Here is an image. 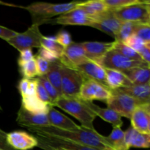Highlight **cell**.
<instances>
[{"instance_id": "obj_37", "label": "cell", "mask_w": 150, "mask_h": 150, "mask_svg": "<svg viewBox=\"0 0 150 150\" xmlns=\"http://www.w3.org/2000/svg\"><path fill=\"white\" fill-rule=\"evenodd\" d=\"M37 80V86H36V96L43 103L46 104V105H49V106H52L53 105L52 102H51V98H49L48 95L47 94L46 91L45 90L44 87L42 86V85L41 84L40 82L38 81V79H36Z\"/></svg>"}, {"instance_id": "obj_26", "label": "cell", "mask_w": 150, "mask_h": 150, "mask_svg": "<svg viewBox=\"0 0 150 150\" xmlns=\"http://www.w3.org/2000/svg\"><path fill=\"white\" fill-rule=\"evenodd\" d=\"M123 73L133 84H146L149 83V67H134L123 72Z\"/></svg>"}, {"instance_id": "obj_8", "label": "cell", "mask_w": 150, "mask_h": 150, "mask_svg": "<svg viewBox=\"0 0 150 150\" xmlns=\"http://www.w3.org/2000/svg\"><path fill=\"white\" fill-rule=\"evenodd\" d=\"M39 26L37 23H32L25 32L18 33L7 42L19 51L41 48V40L43 35L40 31Z\"/></svg>"}, {"instance_id": "obj_4", "label": "cell", "mask_w": 150, "mask_h": 150, "mask_svg": "<svg viewBox=\"0 0 150 150\" xmlns=\"http://www.w3.org/2000/svg\"><path fill=\"white\" fill-rule=\"evenodd\" d=\"M117 18L122 22L150 24V1H142L112 12Z\"/></svg>"}, {"instance_id": "obj_9", "label": "cell", "mask_w": 150, "mask_h": 150, "mask_svg": "<svg viewBox=\"0 0 150 150\" xmlns=\"http://www.w3.org/2000/svg\"><path fill=\"white\" fill-rule=\"evenodd\" d=\"M111 95V89L109 88L105 87L95 81L85 79L81 88L79 98L87 102L101 100L106 103Z\"/></svg>"}, {"instance_id": "obj_35", "label": "cell", "mask_w": 150, "mask_h": 150, "mask_svg": "<svg viewBox=\"0 0 150 150\" xmlns=\"http://www.w3.org/2000/svg\"><path fill=\"white\" fill-rule=\"evenodd\" d=\"M103 1L108 10L113 12L131 4H137L142 1L140 0H103Z\"/></svg>"}, {"instance_id": "obj_10", "label": "cell", "mask_w": 150, "mask_h": 150, "mask_svg": "<svg viewBox=\"0 0 150 150\" xmlns=\"http://www.w3.org/2000/svg\"><path fill=\"white\" fill-rule=\"evenodd\" d=\"M59 59L63 65L70 68L76 69L78 66L88 60V59L85 56V52L81 44L73 42L70 45L64 48V51Z\"/></svg>"}, {"instance_id": "obj_42", "label": "cell", "mask_w": 150, "mask_h": 150, "mask_svg": "<svg viewBox=\"0 0 150 150\" xmlns=\"http://www.w3.org/2000/svg\"><path fill=\"white\" fill-rule=\"evenodd\" d=\"M37 55L39 56L40 57L42 58L43 59L48 61V62H55L59 59L58 57H57L56 55H54L53 53H51V51H48V50L45 49V48H42V47L39 48Z\"/></svg>"}, {"instance_id": "obj_41", "label": "cell", "mask_w": 150, "mask_h": 150, "mask_svg": "<svg viewBox=\"0 0 150 150\" xmlns=\"http://www.w3.org/2000/svg\"><path fill=\"white\" fill-rule=\"evenodd\" d=\"M34 58H35V56L33 55L32 49H24L20 51V56L18 59V66L22 65V64L31 61Z\"/></svg>"}, {"instance_id": "obj_18", "label": "cell", "mask_w": 150, "mask_h": 150, "mask_svg": "<svg viewBox=\"0 0 150 150\" xmlns=\"http://www.w3.org/2000/svg\"><path fill=\"white\" fill-rule=\"evenodd\" d=\"M86 58L99 63L101 59L114 47V41L111 42H81Z\"/></svg>"}, {"instance_id": "obj_1", "label": "cell", "mask_w": 150, "mask_h": 150, "mask_svg": "<svg viewBox=\"0 0 150 150\" xmlns=\"http://www.w3.org/2000/svg\"><path fill=\"white\" fill-rule=\"evenodd\" d=\"M27 129L34 134L60 138L100 150H115L108 143L106 137L100 134L96 130H90L81 127V128L77 130H65L51 125L27 127Z\"/></svg>"}, {"instance_id": "obj_16", "label": "cell", "mask_w": 150, "mask_h": 150, "mask_svg": "<svg viewBox=\"0 0 150 150\" xmlns=\"http://www.w3.org/2000/svg\"><path fill=\"white\" fill-rule=\"evenodd\" d=\"M16 122L22 127H45L49 126L47 114H35L29 112L21 105L17 113Z\"/></svg>"}, {"instance_id": "obj_43", "label": "cell", "mask_w": 150, "mask_h": 150, "mask_svg": "<svg viewBox=\"0 0 150 150\" xmlns=\"http://www.w3.org/2000/svg\"><path fill=\"white\" fill-rule=\"evenodd\" d=\"M18 32L13 31L12 29H8L4 26H0V38L4 40L7 41L12 38L16 36Z\"/></svg>"}, {"instance_id": "obj_40", "label": "cell", "mask_w": 150, "mask_h": 150, "mask_svg": "<svg viewBox=\"0 0 150 150\" xmlns=\"http://www.w3.org/2000/svg\"><path fill=\"white\" fill-rule=\"evenodd\" d=\"M35 62H36L37 69H38V76H45L47 72H48V68H49L50 62L43 59L41 58L38 55L35 56Z\"/></svg>"}, {"instance_id": "obj_22", "label": "cell", "mask_w": 150, "mask_h": 150, "mask_svg": "<svg viewBox=\"0 0 150 150\" xmlns=\"http://www.w3.org/2000/svg\"><path fill=\"white\" fill-rule=\"evenodd\" d=\"M86 105L91 109V111L97 116L100 117L102 120L108 122L112 125L113 127H121L122 125V117L117 112L110 108H103L98 105L94 104L92 102L84 101Z\"/></svg>"}, {"instance_id": "obj_6", "label": "cell", "mask_w": 150, "mask_h": 150, "mask_svg": "<svg viewBox=\"0 0 150 150\" xmlns=\"http://www.w3.org/2000/svg\"><path fill=\"white\" fill-rule=\"evenodd\" d=\"M105 69L125 72L134 67H149V64L144 61L130 59L113 49L110 50L98 63Z\"/></svg>"}, {"instance_id": "obj_25", "label": "cell", "mask_w": 150, "mask_h": 150, "mask_svg": "<svg viewBox=\"0 0 150 150\" xmlns=\"http://www.w3.org/2000/svg\"><path fill=\"white\" fill-rule=\"evenodd\" d=\"M21 106L26 111L35 114H47L51 107L41 102L36 95L22 97Z\"/></svg>"}, {"instance_id": "obj_49", "label": "cell", "mask_w": 150, "mask_h": 150, "mask_svg": "<svg viewBox=\"0 0 150 150\" xmlns=\"http://www.w3.org/2000/svg\"><path fill=\"white\" fill-rule=\"evenodd\" d=\"M0 150H5V149H1V148H0Z\"/></svg>"}, {"instance_id": "obj_46", "label": "cell", "mask_w": 150, "mask_h": 150, "mask_svg": "<svg viewBox=\"0 0 150 150\" xmlns=\"http://www.w3.org/2000/svg\"><path fill=\"white\" fill-rule=\"evenodd\" d=\"M38 146L44 150H64V149H59V148H55V147H52V146H47V145H45V144H38Z\"/></svg>"}, {"instance_id": "obj_38", "label": "cell", "mask_w": 150, "mask_h": 150, "mask_svg": "<svg viewBox=\"0 0 150 150\" xmlns=\"http://www.w3.org/2000/svg\"><path fill=\"white\" fill-rule=\"evenodd\" d=\"M123 43H125L126 45L131 48L132 49H133L138 53L144 47L146 42H144L143 40H142L140 38H139L135 35H132L127 39H126V40Z\"/></svg>"}, {"instance_id": "obj_29", "label": "cell", "mask_w": 150, "mask_h": 150, "mask_svg": "<svg viewBox=\"0 0 150 150\" xmlns=\"http://www.w3.org/2000/svg\"><path fill=\"white\" fill-rule=\"evenodd\" d=\"M41 47L51 51L59 59L61 57L64 48L62 45L56 41L55 37H42L41 40Z\"/></svg>"}, {"instance_id": "obj_11", "label": "cell", "mask_w": 150, "mask_h": 150, "mask_svg": "<svg viewBox=\"0 0 150 150\" xmlns=\"http://www.w3.org/2000/svg\"><path fill=\"white\" fill-rule=\"evenodd\" d=\"M130 120L134 130L141 133L150 134V103L136 106Z\"/></svg>"}, {"instance_id": "obj_23", "label": "cell", "mask_w": 150, "mask_h": 150, "mask_svg": "<svg viewBox=\"0 0 150 150\" xmlns=\"http://www.w3.org/2000/svg\"><path fill=\"white\" fill-rule=\"evenodd\" d=\"M78 7L83 10L85 13L93 21L108 10L103 0L82 1V2L79 4Z\"/></svg>"}, {"instance_id": "obj_3", "label": "cell", "mask_w": 150, "mask_h": 150, "mask_svg": "<svg viewBox=\"0 0 150 150\" xmlns=\"http://www.w3.org/2000/svg\"><path fill=\"white\" fill-rule=\"evenodd\" d=\"M54 106L59 107L77 119L81 124V127L90 130H95L93 122L97 116L82 100L61 96L55 103Z\"/></svg>"}, {"instance_id": "obj_32", "label": "cell", "mask_w": 150, "mask_h": 150, "mask_svg": "<svg viewBox=\"0 0 150 150\" xmlns=\"http://www.w3.org/2000/svg\"><path fill=\"white\" fill-rule=\"evenodd\" d=\"M139 23H133V22H123L117 32V35L115 36L114 39L117 42H124L126 39L133 35L134 29L136 26Z\"/></svg>"}, {"instance_id": "obj_24", "label": "cell", "mask_w": 150, "mask_h": 150, "mask_svg": "<svg viewBox=\"0 0 150 150\" xmlns=\"http://www.w3.org/2000/svg\"><path fill=\"white\" fill-rule=\"evenodd\" d=\"M106 75V83L110 89H117L133 85V83L126 77L122 72L118 70L105 69Z\"/></svg>"}, {"instance_id": "obj_30", "label": "cell", "mask_w": 150, "mask_h": 150, "mask_svg": "<svg viewBox=\"0 0 150 150\" xmlns=\"http://www.w3.org/2000/svg\"><path fill=\"white\" fill-rule=\"evenodd\" d=\"M37 80L35 79H22L19 81L18 89L22 97L36 95Z\"/></svg>"}, {"instance_id": "obj_19", "label": "cell", "mask_w": 150, "mask_h": 150, "mask_svg": "<svg viewBox=\"0 0 150 150\" xmlns=\"http://www.w3.org/2000/svg\"><path fill=\"white\" fill-rule=\"evenodd\" d=\"M47 116L50 125L61 130H77L81 127V125L76 124L73 120L60 113L52 106L49 108Z\"/></svg>"}, {"instance_id": "obj_28", "label": "cell", "mask_w": 150, "mask_h": 150, "mask_svg": "<svg viewBox=\"0 0 150 150\" xmlns=\"http://www.w3.org/2000/svg\"><path fill=\"white\" fill-rule=\"evenodd\" d=\"M105 137L108 143L115 150H126L125 132L121 127H114L111 134Z\"/></svg>"}, {"instance_id": "obj_14", "label": "cell", "mask_w": 150, "mask_h": 150, "mask_svg": "<svg viewBox=\"0 0 150 150\" xmlns=\"http://www.w3.org/2000/svg\"><path fill=\"white\" fill-rule=\"evenodd\" d=\"M80 72L85 79L95 81L103 86L108 88L106 83L105 70L100 64L91 60H86L83 64H80L76 68Z\"/></svg>"}, {"instance_id": "obj_13", "label": "cell", "mask_w": 150, "mask_h": 150, "mask_svg": "<svg viewBox=\"0 0 150 150\" xmlns=\"http://www.w3.org/2000/svg\"><path fill=\"white\" fill-rule=\"evenodd\" d=\"M122 23L114 16L112 12L108 10L97 18L91 26L114 38Z\"/></svg>"}, {"instance_id": "obj_15", "label": "cell", "mask_w": 150, "mask_h": 150, "mask_svg": "<svg viewBox=\"0 0 150 150\" xmlns=\"http://www.w3.org/2000/svg\"><path fill=\"white\" fill-rule=\"evenodd\" d=\"M36 135V139H38V144H45L47 146H52V147L59 148L64 150H100L96 148L85 146V145L80 144L71 142V141L60 139V138L45 136V135Z\"/></svg>"}, {"instance_id": "obj_36", "label": "cell", "mask_w": 150, "mask_h": 150, "mask_svg": "<svg viewBox=\"0 0 150 150\" xmlns=\"http://www.w3.org/2000/svg\"><path fill=\"white\" fill-rule=\"evenodd\" d=\"M133 35L140 38L144 42H150V24L139 23L136 26Z\"/></svg>"}, {"instance_id": "obj_5", "label": "cell", "mask_w": 150, "mask_h": 150, "mask_svg": "<svg viewBox=\"0 0 150 150\" xmlns=\"http://www.w3.org/2000/svg\"><path fill=\"white\" fill-rule=\"evenodd\" d=\"M62 96L79 98L84 76L76 69L70 68L62 64Z\"/></svg>"}, {"instance_id": "obj_34", "label": "cell", "mask_w": 150, "mask_h": 150, "mask_svg": "<svg viewBox=\"0 0 150 150\" xmlns=\"http://www.w3.org/2000/svg\"><path fill=\"white\" fill-rule=\"evenodd\" d=\"M37 79H38V81L40 82L41 84L42 85V86H43L44 89H45V90L46 91L47 94L48 95L49 98H51L53 105L54 106L55 103L57 102V100L61 97L59 95V92H57V89L54 87V86L48 81V80L46 79V77H45V76H38Z\"/></svg>"}, {"instance_id": "obj_12", "label": "cell", "mask_w": 150, "mask_h": 150, "mask_svg": "<svg viewBox=\"0 0 150 150\" xmlns=\"http://www.w3.org/2000/svg\"><path fill=\"white\" fill-rule=\"evenodd\" d=\"M7 143L14 150H29L38 145V139L24 131H13L7 133Z\"/></svg>"}, {"instance_id": "obj_48", "label": "cell", "mask_w": 150, "mask_h": 150, "mask_svg": "<svg viewBox=\"0 0 150 150\" xmlns=\"http://www.w3.org/2000/svg\"><path fill=\"white\" fill-rule=\"evenodd\" d=\"M0 92H1V86H0ZM1 111H2V108H1V105H0V112H1Z\"/></svg>"}, {"instance_id": "obj_27", "label": "cell", "mask_w": 150, "mask_h": 150, "mask_svg": "<svg viewBox=\"0 0 150 150\" xmlns=\"http://www.w3.org/2000/svg\"><path fill=\"white\" fill-rule=\"evenodd\" d=\"M62 63L59 59L50 62L49 68L45 76L48 81L57 89L60 96H62Z\"/></svg>"}, {"instance_id": "obj_39", "label": "cell", "mask_w": 150, "mask_h": 150, "mask_svg": "<svg viewBox=\"0 0 150 150\" xmlns=\"http://www.w3.org/2000/svg\"><path fill=\"white\" fill-rule=\"evenodd\" d=\"M55 39L56 41L59 44L62 45L64 48H66L73 42L71 35L68 32L65 30L59 31L55 36Z\"/></svg>"}, {"instance_id": "obj_2", "label": "cell", "mask_w": 150, "mask_h": 150, "mask_svg": "<svg viewBox=\"0 0 150 150\" xmlns=\"http://www.w3.org/2000/svg\"><path fill=\"white\" fill-rule=\"evenodd\" d=\"M82 2V1H72L63 4H52L47 2H34L26 7V9L32 16V23L38 25L51 21V18L54 16L63 15L73 9L76 8Z\"/></svg>"}, {"instance_id": "obj_47", "label": "cell", "mask_w": 150, "mask_h": 150, "mask_svg": "<svg viewBox=\"0 0 150 150\" xmlns=\"http://www.w3.org/2000/svg\"><path fill=\"white\" fill-rule=\"evenodd\" d=\"M0 4H2V5H6V6H10V7H21L23 8L22 6H17V5H15V4H9V3H6V2H3V1H0Z\"/></svg>"}, {"instance_id": "obj_44", "label": "cell", "mask_w": 150, "mask_h": 150, "mask_svg": "<svg viewBox=\"0 0 150 150\" xmlns=\"http://www.w3.org/2000/svg\"><path fill=\"white\" fill-rule=\"evenodd\" d=\"M141 58L145 62L150 64V42H146L144 47L138 52Z\"/></svg>"}, {"instance_id": "obj_7", "label": "cell", "mask_w": 150, "mask_h": 150, "mask_svg": "<svg viewBox=\"0 0 150 150\" xmlns=\"http://www.w3.org/2000/svg\"><path fill=\"white\" fill-rule=\"evenodd\" d=\"M111 95L107 102V108L117 112L121 117L130 119L136 106L141 105L136 100L118 89H111Z\"/></svg>"}, {"instance_id": "obj_21", "label": "cell", "mask_w": 150, "mask_h": 150, "mask_svg": "<svg viewBox=\"0 0 150 150\" xmlns=\"http://www.w3.org/2000/svg\"><path fill=\"white\" fill-rule=\"evenodd\" d=\"M117 89L133 98L141 105L150 103V83L146 84H133Z\"/></svg>"}, {"instance_id": "obj_31", "label": "cell", "mask_w": 150, "mask_h": 150, "mask_svg": "<svg viewBox=\"0 0 150 150\" xmlns=\"http://www.w3.org/2000/svg\"><path fill=\"white\" fill-rule=\"evenodd\" d=\"M112 49L118 52L119 54L123 55L124 57L130 59L137 60V61H143L140 56H139V54L136 51H134L131 48L126 45L123 42L114 41V45Z\"/></svg>"}, {"instance_id": "obj_45", "label": "cell", "mask_w": 150, "mask_h": 150, "mask_svg": "<svg viewBox=\"0 0 150 150\" xmlns=\"http://www.w3.org/2000/svg\"><path fill=\"white\" fill-rule=\"evenodd\" d=\"M6 136H7V133L0 129V148L5 150H14L7 144Z\"/></svg>"}, {"instance_id": "obj_20", "label": "cell", "mask_w": 150, "mask_h": 150, "mask_svg": "<svg viewBox=\"0 0 150 150\" xmlns=\"http://www.w3.org/2000/svg\"><path fill=\"white\" fill-rule=\"evenodd\" d=\"M125 144L126 150L131 147L148 149L150 146V134L139 133L130 126L125 132Z\"/></svg>"}, {"instance_id": "obj_17", "label": "cell", "mask_w": 150, "mask_h": 150, "mask_svg": "<svg viewBox=\"0 0 150 150\" xmlns=\"http://www.w3.org/2000/svg\"><path fill=\"white\" fill-rule=\"evenodd\" d=\"M54 22L58 24L91 26L94 21L79 7L73 9L56 18Z\"/></svg>"}, {"instance_id": "obj_33", "label": "cell", "mask_w": 150, "mask_h": 150, "mask_svg": "<svg viewBox=\"0 0 150 150\" xmlns=\"http://www.w3.org/2000/svg\"><path fill=\"white\" fill-rule=\"evenodd\" d=\"M21 74L23 76V79H33L35 76H38V69L35 58L31 61L19 66Z\"/></svg>"}]
</instances>
